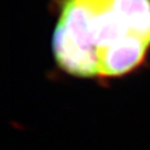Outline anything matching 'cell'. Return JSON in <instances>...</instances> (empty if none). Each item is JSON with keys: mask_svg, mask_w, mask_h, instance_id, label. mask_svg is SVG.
Listing matches in <instances>:
<instances>
[{"mask_svg": "<svg viewBox=\"0 0 150 150\" xmlns=\"http://www.w3.org/2000/svg\"><path fill=\"white\" fill-rule=\"evenodd\" d=\"M150 45L132 35L97 50L99 78H116L131 73L145 61Z\"/></svg>", "mask_w": 150, "mask_h": 150, "instance_id": "cell-1", "label": "cell"}, {"mask_svg": "<svg viewBox=\"0 0 150 150\" xmlns=\"http://www.w3.org/2000/svg\"><path fill=\"white\" fill-rule=\"evenodd\" d=\"M110 7L130 35L150 45V0H110Z\"/></svg>", "mask_w": 150, "mask_h": 150, "instance_id": "cell-2", "label": "cell"}]
</instances>
